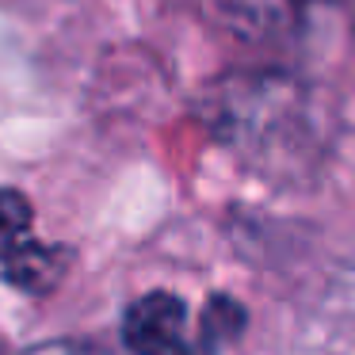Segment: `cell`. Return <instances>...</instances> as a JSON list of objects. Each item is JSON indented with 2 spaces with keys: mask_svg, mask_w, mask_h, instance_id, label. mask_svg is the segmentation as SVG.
Instances as JSON below:
<instances>
[{
  "mask_svg": "<svg viewBox=\"0 0 355 355\" xmlns=\"http://www.w3.org/2000/svg\"><path fill=\"white\" fill-rule=\"evenodd\" d=\"M31 225H35V210L27 202L24 191L16 187H0V263L12 260L19 248L31 245Z\"/></svg>",
  "mask_w": 355,
  "mask_h": 355,
  "instance_id": "3957f363",
  "label": "cell"
},
{
  "mask_svg": "<svg viewBox=\"0 0 355 355\" xmlns=\"http://www.w3.org/2000/svg\"><path fill=\"white\" fill-rule=\"evenodd\" d=\"M24 355H100V352H92V347H85V344L54 340V344H39V347H31V352H24Z\"/></svg>",
  "mask_w": 355,
  "mask_h": 355,
  "instance_id": "277c9868",
  "label": "cell"
},
{
  "mask_svg": "<svg viewBox=\"0 0 355 355\" xmlns=\"http://www.w3.org/2000/svg\"><path fill=\"white\" fill-rule=\"evenodd\" d=\"M4 271H8V279L19 291L46 294V291H54L58 279H62L65 256L58 252V248H46V245H39V241H31V245L19 248L12 260H4Z\"/></svg>",
  "mask_w": 355,
  "mask_h": 355,
  "instance_id": "7a4b0ae2",
  "label": "cell"
},
{
  "mask_svg": "<svg viewBox=\"0 0 355 355\" xmlns=\"http://www.w3.org/2000/svg\"><path fill=\"white\" fill-rule=\"evenodd\" d=\"M123 344L134 355H187V306L168 291H149L134 298L123 313Z\"/></svg>",
  "mask_w": 355,
  "mask_h": 355,
  "instance_id": "6da1fadb",
  "label": "cell"
}]
</instances>
